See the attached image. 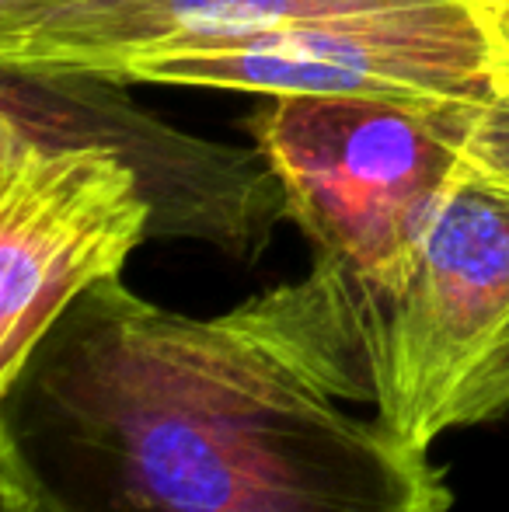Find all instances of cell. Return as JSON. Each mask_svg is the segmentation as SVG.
Here are the masks:
<instances>
[{
    "instance_id": "1",
    "label": "cell",
    "mask_w": 509,
    "mask_h": 512,
    "mask_svg": "<svg viewBox=\"0 0 509 512\" xmlns=\"http://www.w3.org/2000/svg\"><path fill=\"white\" fill-rule=\"evenodd\" d=\"M447 474L227 317L102 279L0 384V512H450Z\"/></svg>"
},
{
    "instance_id": "2",
    "label": "cell",
    "mask_w": 509,
    "mask_h": 512,
    "mask_svg": "<svg viewBox=\"0 0 509 512\" xmlns=\"http://www.w3.org/2000/svg\"><path fill=\"white\" fill-rule=\"evenodd\" d=\"M412 450L509 415V192L461 175L412 272L370 290L311 269L224 314Z\"/></svg>"
},
{
    "instance_id": "3",
    "label": "cell",
    "mask_w": 509,
    "mask_h": 512,
    "mask_svg": "<svg viewBox=\"0 0 509 512\" xmlns=\"http://www.w3.org/2000/svg\"><path fill=\"white\" fill-rule=\"evenodd\" d=\"M468 105L391 98H265L248 119L314 265L370 290L412 272L450 189Z\"/></svg>"
},
{
    "instance_id": "4",
    "label": "cell",
    "mask_w": 509,
    "mask_h": 512,
    "mask_svg": "<svg viewBox=\"0 0 509 512\" xmlns=\"http://www.w3.org/2000/svg\"><path fill=\"white\" fill-rule=\"evenodd\" d=\"M112 81L419 105H482L496 98L489 49L464 0L377 18L314 21L252 39L154 49L129 60Z\"/></svg>"
},
{
    "instance_id": "5",
    "label": "cell",
    "mask_w": 509,
    "mask_h": 512,
    "mask_svg": "<svg viewBox=\"0 0 509 512\" xmlns=\"http://www.w3.org/2000/svg\"><path fill=\"white\" fill-rule=\"evenodd\" d=\"M150 220L116 150L0 129V384L81 293L123 272Z\"/></svg>"
},
{
    "instance_id": "6",
    "label": "cell",
    "mask_w": 509,
    "mask_h": 512,
    "mask_svg": "<svg viewBox=\"0 0 509 512\" xmlns=\"http://www.w3.org/2000/svg\"><path fill=\"white\" fill-rule=\"evenodd\" d=\"M0 129L39 143H102L136 171L154 209L150 237H185L258 258L286 199L258 147L210 143L140 108L119 81L0 70Z\"/></svg>"
},
{
    "instance_id": "7",
    "label": "cell",
    "mask_w": 509,
    "mask_h": 512,
    "mask_svg": "<svg viewBox=\"0 0 509 512\" xmlns=\"http://www.w3.org/2000/svg\"><path fill=\"white\" fill-rule=\"evenodd\" d=\"M461 0H88L0 39V70L116 77L154 49L252 39L314 21L377 18Z\"/></svg>"
},
{
    "instance_id": "8",
    "label": "cell",
    "mask_w": 509,
    "mask_h": 512,
    "mask_svg": "<svg viewBox=\"0 0 509 512\" xmlns=\"http://www.w3.org/2000/svg\"><path fill=\"white\" fill-rule=\"evenodd\" d=\"M457 157L468 178L509 192V91L464 108Z\"/></svg>"
},
{
    "instance_id": "9",
    "label": "cell",
    "mask_w": 509,
    "mask_h": 512,
    "mask_svg": "<svg viewBox=\"0 0 509 512\" xmlns=\"http://www.w3.org/2000/svg\"><path fill=\"white\" fill-rule=\"evenodd\" d=\"M77 4H88V0H0V39L28 25H39L53 14L70 11Z\"/></svg>"
}]
</instances>
